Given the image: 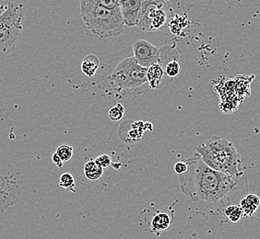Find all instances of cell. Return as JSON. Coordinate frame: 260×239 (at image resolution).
I'll use <instances>...</instances> for the list:
<instances>
[{
  "mask_svg": "<svg viewBox=\"0 0 260 239\" xmlns=\"http://www.w3.org/2000/svg\"><path fill=\"white\" fill-rule=\"evenodd\" d=\"M185 161L187 170L179 175L180 188L192 202L214 205L230 194L238 183L239 179L210 169L196 152Z\"/></svg>",
  "mask_w": 260,
  "mask_h": 239,
  "instance_id": "6da1fadb",
  "label": "cell"
},
{
  "mask_svg": "<svg viewBox=\"0 0 260 239\" xmlns=\"http://www.w3.org/2000/svg\"><path fill=\"white\" fill-rule=\"evenodd\" d=\"M100 81L101 89L116 99L143 94L150 90L147 68L140 66L133 56L122 60L110 75Z\"/></svg>",
  "mask_w": 260,
  "mask_h": 239,
  "instance_id": "7a4b0ae2",
  "label": "cell"
},
{
  "mask_svg": "<svg viewBox=\"0 0 260 239\" xmlns=\"http://www.w3.org/2000/svg\"><path fill=\"white\" fill-rule=\"evenodd\" d=\"M196 153L210 169L239 179L244 174L241 154L233 143L219 136H213L204 144L198 145Z\"/></svg>",
  "mask_w": 260,
  "mask_h": 239,
  "instance_id": "3957f363",
  "label": "cell"
},
{
  "mask_svg": "<svg viewBox=\"0 0 260 239\" xmlns=\"http://www.w3.org/2000/svg\"><path fill=\"white\" fill-rule=\"evenodd\" d=\"M80 16L88 30L98 40L105 41L118 36L124 30L125 24L120 7L111 10L101 6L97 0H81Z\"/></svg>",
  "mask_w": 260,
  "mask_h": 239,
  "instance_id": "277c9868",
  "label": "cell"
},
{
  "mask_svg": "<svg viewBox=\"0 0 260 239\" xmlns=\"http://www.w3.org/2000/svg\"><path fill=\"white\" fill-rule=\"evenodd\" d=\"M23 5L10 2L0 14V56L10 55L15 49L22 31Z\"/></svg>",
  "mask_w": 260,
  "mask_h": 239,
  "instance_id": "5b68a950",
  "label": "cell"
},
{
  "mask_svg": "<svg viewBox=\"0 0 260 239\" xmlns=\"http://www.w3.org/2000/svg\"><path fill=\"white\" fill-rule=\"evenodd\" d=\"M175 12L169 1L145 0L141 5L139 29L143 31L164 30L170 26Z\"/></svg>",
  "mask_w": 260,
  "mask_h": 239,
  "instance_id": "8992f818",
  "label": "cell"
},
{
  "mask_svg": "<svg viewBox=\"0 0 260 239\" xmlns=\"http://www.w3.org/2000/svg\"><path fill=\"white\" fill-rule=\"evenodd\" d=\"M174 205L168 210H145L140 214V225L143 229L160 236L167 230L175 218Z\"/></svg>",
  "mask_w": 260,
  "mask_h": 239,
  "instance_id": "52a82bcc",
  "label": "cell"
},
{
  "mask_svg": "<svg viewBox=\"0 0 260 239\" xmlns=\"http://www.w3.org/2000/svg\"><path fill=\"white\" fill-rule=\"evenodd\" d=\"M133 53L137 63L147 69L159 62V49L148 41H135L133 43Z\"/></svg>",
  "mask_w": 260,
  "mask_h": 239,
  "instance_id": "ba28073f",
  "label": "cell"
},
{
  "mask_svg": "<svg viewBox=\"0 0 260 239\" xmlns=\"http://www.w3.org/2000/svg\"><path fill=\"white\" fill-rule=\"evenodd\" d=\"M145 131V123H143L142 121H126L120 125L118 129V135L120 139L126 144H135L137 142H140Z\"/></svg>",
  "mask_w": 260,
  "mask_h": 239,
  "instance_id": "9c48e42d",
  "label": "cell"
},
{
  "mask_svg": "<svg viewBox=\"0 0 260 239\" xmlns=\"http://www.w3.org/2000/svg\"><path fill=\"white\" fill-rule=\"evenodd\" d=\"M142 2L140 0H120L121 14L125 25L138 27Z\"/></svg>",
  "mask_w": 260,
  "mask_h": 239,
  "instance_id": "30bf717a",
  "label": "cell"
},
{
  "mask_svg": "<svg viewBox=\"0 0 260 239\" xmlns=\"http://www.w3.org/2000/svg\"><path fill=\"white\" fill-rule=\"evenodd\" d=\"M165 69L159 64L151 65L147 69V80L152 90L160 89L165 78Z\"/></svg>",
  "mask_w": 260,
  "mask_h": 239,
  "instance_id": "8fae6325",
  "label": "cell"
},
{
  "mask_svg": "<svg viewBox=\"0 0 260 239\" xmlns=\"http://www.w3.org/2000/svg\"><path fill=\"white\" fill-rule=\"evenodd\" d=\"M260 205L259 197L257 195H246L244 199L240 202V208L244 213V215L247 217H252L255 214L256 210L258 209Z\"/></svg>",
  "mask_w": 260,
  "mask_h": 239,
  "instance_id": "7c38bea8",
  "label": "cell"
},
{
  "mask_svg": "<svg viewBox=\"0 0 260 239\" xmlns=\"http://www.w3.org/2000/svg\"><path fill=\"white\" fill-rule=\"evenodd\" d=\"M179 60V52L175 46L165 45L159 49V62L158 64L161 65L165 69V66L172 61Z\"/></svg>",
  "mask_w": 260,
  "mask_h": 239,
  "instance_id": "4fadbf2b",
  "label": "cell"
},
{
  "mask_svg": "<svg viewBox=\"0 0 260 239\" xmlns=\"http://www.w3.org/2000/svg\"><path fill=\"white\" fill-rule=\"evenodd\" d=\"M100 66V60L98 57L93 55H87L82 60L81 63V71L83 72L84 75L92 77L95 75L97 70L99 69Z\"/></svg>",
  "mask_w": 260,
  "mask_h": 239,
  "instance_id": "5bb4252c",
  "label": "cell"
},
{
  "mask_svg": "<svg viewBox=\"0 0 260 239\" xmlns=\"http://www.w3.org/2000/svg\"><path fill=\"white\" fill-rule=\"evenodd\" d=\"M84 174L90 180H98L104 175V169H102L94 161H89L84 166Z\"/></svg>",
  "mask_w": 260,
  "mask_h": 239,
  "instance_id": "9a60e30c",
  "label": "cell"
},
{
  "mask_svg": "<svg viewBox=\"0 0 260 239\" xmlns=\"http://www.w3.org/2000/svg\"><path fill=\"white\" fill-rule=\"evenodd\" d=\"M223 214L232 223L239 222L242 219V217L244 216V213L241 209L240 206H238V205L227 206L223 211Z\"/></svg>",
  "mask_w": 260,
  "mask_h": 239,
  "instance_id": "2e32d148",
  "label": "cell"
},
{
  "mask_svg": "<svg viewBox=\"0 0 260 239\" xmlns=\"http://www.w3.org/2000/svg\"><path fill=\"white\" fill-rule=\"evenodd\" d=\"M75 185V179L70 173H64L61 175L60 179H59V186L61 188H64L69 191L76 192Z\"/></svg>",
  "mask_w": 260,
  "mask_h": 239,
  "instance_id": "e0dca14e",
  "label": "cell"
},
{
  "mask_svg": "<svg viewBox=\"0 0 260 239\" xmlns=\"http://www.w3.org/2000/svg\"><path fill=\"white\" fill-rule=\"evenodd\" d=\"M124 112H125V108L124 106L121 103H116L113 108H111L109 112H108V116L109 119L113 122H117L120 121L123 116H124Z\"/></svg>",
  "mask_w": 260,
  "mask_h": 239,
  "instance_id": "ac0fdd59",
  "label": "cell"
},
{
  "mask_svg": "<svg viewBox=\"0 0 260 239\" xmlns=\"http://www.w3.org/2000/svg\"><path fill=\"white\" fill-rule=\"evenodd\" d=\"M55 153L58 154V156L63 161V163H66V162L70 161L73 155V147L67 145H60Z\"/></svg>",
  "mask_w": 260,
  "mask_h": 239,
  "instance_id": "d6986e66",
  "label": "cell"
},
{
  "mask_svg": "<svg viewBox=\"0 0 260 239\" xmlns=\"http://www.w3.org/2000/svg\"><path fill=\"white\" fill-rule=\"evenodd\" d=\"M165 75L170 78H174L180 73V65L178 61H172L168 63L165 68Z\"/></svg>",
  "mask_w": 260,
  "mask_h": 239,
  "instance_id": "ffe728a7",
  "label": "cell"
},
{
  "mask_svg": "<svg viewBox=\"0 0 260 239\" xmlns=\"http://www.w3.org/2000/svg\"><path fill=\"white\" fill-rule=\"evenodd\" d=\"M94 162L102 169H106L112 165V160L108 154H100L98 157H96Z\"/></svg>",
  "mask_w": 260,
  "mask_h": 239,
  "instance_id": "44dd1931",
  "label": "cell"
},
{
  "mask_svg": "<svg viewBox=\"0 0 260 239\" xmlns=\"http://www.w3.org/2000/svg\"><path fill=\"white\" fill-rule=\"evenodd\" d=\"M174 170H175V172L178 175H182L185 173L186 170H187V165L185 163V160H181L179 162H177V163L175 165V167H174Z\"/></svg>",
  "mask_w": 260,
  "mask_h": 239,
  "instance_id": "7402d4cb",
  "label": "cell"
},
{
  "mask_svg": "<svg viewBox=\"0 0 260 239\" xmlns=\"http://www.w3.org/2000/svg\"><path fill=\"white\" fill-rule=\"evenodd\" d=\"M52 160H53V162H54V163H55L58 168H60V169L63 167V165H64L63 161L61 160L60 157L58 156V154H56V153H54V154H53Z\"/></svg>",
  "mask_w": 260,
  "mask_h": 239,
  "instance_id": "603a6c76",
  "label": "cell"
},
{
  "mask_svg": "<svg viewBox=\"0 0 260 239\" xmlns=\"http://www.w3.org/2000/svg\"><path fill=\"white\" fill-rule=\"evenodd\" d=\"M145 129L149 130V131H152L153 130V126L150 124V123H145Z\"/></svg>",
  "mask_w": 260,
  "mask_h": 239,
  "instance_id": "cb8c5ba5",
  "label": "cell"
}]
</instances>
